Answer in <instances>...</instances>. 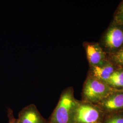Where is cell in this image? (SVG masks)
Here are the masks:
<instances>
[{
    "mask_svg": "<svg viewBox=\"0 0 123 123\" xmlns=\"http://www.w3.org/2000/svg\"><path fill=\"white\" fill-rule=\"evenodd\" d=\"M115 68V66L108 60L102 65L90 67L88 75L107 83L116 69Z\"/></svg>",
    "mask_w": 123,
    "mask_h": 123,
    "instance_id": "8",
    "label": "cell"
},
{
    "mask_svg": "<svg viewBox=\"0 0 123 123\" xmlns=\"http://www.w3.org/2000/svg\"><path fill=\"white\" fill-rule=\"evenodd\" d=\"M112 24L123 26V1L119 5L115 12Z\"/></svg>",
    "mask_w": 123,
    "mask_h": 123,
    "instance_id": "12",
    "label": "cell"
},
{
    "mask_svg": "<svg viewBox=\"0 0 123 123\" xmlns=\"http://www.w3.org/2000/svg\"><path fill=\"white\" fill-rule=\"evenodd\" d=\"M104 115L103 111L96 105L79 100L76 123H102Z\"/></svg>",
    "mask_w": 123,
    "mask_h": 123,
    "instance_id": "3",
    "label": "cell"
},
{
    "mask_svg": "<svg viewBox=\"0 0 123 123\" xmlns=\"http://www.w3.org/2000/svg\"><path fill=\"white\" fill-rule=\"evenodd\" d=\"M84 46L90 67L102 65L108 61L105 53L98 43H85Z\"/></svg>",
    "mask_w": 123,
    "mask_h": 123,
    "instance_id": "5",
    "label": "cell"
},
{
    "mask_svg": "<svg viewBox=\"0 0 123 123\" xmlns=\"http://www.w3.org/2000/svg\"><path fill=\"white\" fill-rule=\"evenodd\" d=\"M105 49L110 53L123 47V26L112 24L106 31L102 39Z\"/></svg>",
    "mask_w": 123,
    "mask_h": 123,
    "instance_id": "4",
    "label": "cell"
},
{
    "mask_svg": "<svg viewBox=\"0 0 123 123\" xmlns=\"http://www.w3.org/2000/svg\"><path fill=\"white\" fill-rule=\"evenodd\" d=\"M123 90L113 88L106 82L88 75L83 85L82 101L96 105L110 94Z\"/></svg>",
    "mask_w": 123,
    "mask_h": 123,
    "instance_id": "2",
    "label": "cell"
},
{
    "mask_svg": "<svg viewBox=\"0 0 123 123\" xmlns=\"http://www.w3.org/2000/svg\"><path fill=\"white\" fill-rule=\"evenodd\" d=\"M102 123H123V110L105 114Z\"/></svg>",
    "mask_w": 123,
    "mask_h": 123,
    "instance_id": "10",
    "label": "cell"
},
{
    "mask_svg": "<svg viewBox=\"0 0 123 123\" xmlns=\"http://www.w3.org/2000/svg\"><path fill=\"white\" fill-rule=\"evenodd\" d=\"M109 61L114 66L123 68V47L116 52L110 53Z\"/></svg>",
    "mask_w": 123,
    "mask_h": 123,
    "instance_id": "11",
    "label": "cell"
},
{
    "mask_svg": "<svg viewBox=\"0 0 123 123\" xmlns=\"http://www.w3.org/2000/svg\"><path fill=\"white\" fill-rule=\"evenodd\" d=\"M96 105L105 114L123 110V90L110 94Z\"/></svg>",
    "mask_w": 123,
    "mask_h": 123,
    "instance_id": "6",
    "label": "cell"
},
{
    "mask_svg": "<svg viewBox=\"0 0 123 123\" xmlns=\"http://www.w3.org/2000/svg\"><path fill=\"white\" fill-rule=\"evenodd\" d=\"M79 100L75 98L72 87L62 92L57 105L53 111L48 123H76L77 109Z\"/></svg>",
    "mask_w": 123,
    "mask_h": 123,
    "instance_id": "1",
    "label": "cell"
},
{
    "mask_svg": "<svg viewBox=\"0 0 123 123\" xmlns=\"http://www.w3.org/2000/svg\"><path fill=\"white\" fill-rule=\"evenodd\" d=\"M107 83L113 88L123 89V68H116Z\"/></svg>",
    "mask_w": 123,
    "mask_h": 123,
    "instance_id": "9",
    "label": "cell"
},
{
    "mask_svg": "<svg viewBox=\"0 0 123 123\" xmlns=\"http://www.w3.org/2000/svg\"><path fill=\"white\" fill-rule=\"evenodd\" d=\"M18 120V123H48L32 104L22 108L19 113Z\"/></svg>",
    "mask_w": 123,
    "mask_h": 123,
    "instance_id": "7",
    "label": "cell"
},
{
    "mask_svg": "<svg viewBox=\"0 0 123 123\" xmlns=\"http://www.w3.org/2000/svg\"><path fill=\"white\" fill-rule=\"evenodd\" d=\"M7 113L8 123H18V119H16L14 115L13 110L10 108H8Z\"/></svg>",
    "mask_w": 123,
    "mask_h": 123,
    "instance_id": "13",
    "label": "cell"
}]
</instances>
